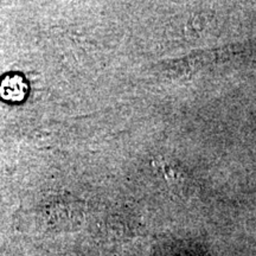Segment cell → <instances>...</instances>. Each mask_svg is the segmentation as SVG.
Masks as SVG:
<instances>
[{
	"label": "cell",
	"mask_w": 256,
	"mask_h": 256,
	"mask_svg": "<svg viewBox=\"0 0 256 256\" xmlns=\"http://www.w3.org/2000/svg\"><path fill=\"white\" fill-rule=\"evenodd\" d=\"M23 80L14 74L4 75L0 78V98L6 102L14 104L23 98Z\"/></svg>",
	"instance_id": "cell-1"
}]
</instances>
